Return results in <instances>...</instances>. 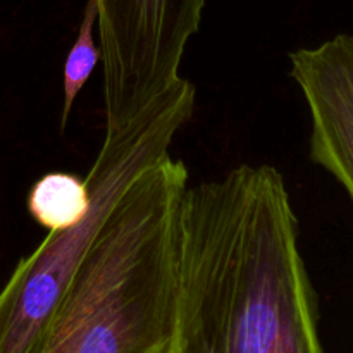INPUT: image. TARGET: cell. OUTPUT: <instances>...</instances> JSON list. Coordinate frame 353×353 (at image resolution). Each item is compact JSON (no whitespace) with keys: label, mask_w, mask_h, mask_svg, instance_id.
<instances>
[{"label":"cell","mask_w":353,"mask_h":353,"mask_svg":"<svg viewBox=\"0 0 353 353\" xmlns=\"http://www.w3.org/2000/svg\"><path fill=\"white\" fill-rule=\"evenodd\" d=\"M281 172L241 164L188 186L172 353H324Z\"/></svg>","instance_id":"1"},{"label":"cell","mask_w":353,"mask_h":353,"mask_svg":"<svg viewBox=\"0 0 353 353\" xmlns=\"http://www.w3.org/2000/svg\"><path fill=\"white\" fill-rule=\"evenodd\" d=\"M193 107L195 88L181 78L130 121L107 128L85 178L90 190L86 216L74 226L48 231L0 292V353H41L69 279L110 207L143 169L169 154Z\"/></svg>","instance_id":"3"},{"label":"cell","mask_w":353,"mask_h":353,"mask_svg":"<svg viewBox=\"0 0 353 353\" xmlns=\"http://www.w3.org/2000/svg\"><path fill=\"white\" fill-rule=\"evenodd\" d=\"M90 209L85 179L71 172H47L30 190L28 210L40 226L61 231L74 226Z\"/></svg>","instance_id":"6"},{"label":"cell","mask_w":353,"mask_h":353,"mask_svg":"<svg viewBox=\"0 0 353 353\" xmlns=\"http://www.w3.org/2000/svg\"><path fill=\"white\" fill-rule=\"evenodd\" d=\"M97 26V3L95 0H88L85 14H83L81 26H79L78 38L74 45L69 50L64 62V72H62V93H64V102H62V116L61 126L65 128L69 119L74 100L78 93L81 92L85 83L88 81L90 74L97 68V62L100 61V47L95 45L93 30Z\"/></svg>","instance_id":"7"},{"label":"cell","mask_w":353,"mask_h":353,"mask_svg":"<svg viewBox=\"0 0 353 353\" xmlns=\"http://www.w3.org/2000/svg\"><path fill=\"white\" fill-rule=\"evenodd\" d=\"M105 126H117L181 79L205 0H95Z\"/></svg>","instance_id":"4"},{"label":"cell","mask_w":353,"mask_h":353,"mask_svg":"<svg viewBox=\"0 0 353 353\" xmlns=\"http://www.w3.org/2000/svg\"><path fill=\"white\" fill-rule=\"evenodd\" d=\"M190 174L164 155L126 186L59 302L41 353H172Z\"/></svg>","instance_id":"2"},{"label":"cell","mask_w":353,"mask_h":353,"mask_svg":"<svg viewBox=\"0 0 353 353\" xmlns=\"http://www.w3.org/2000/svg\"><path fill=\"white\" fill-rule=\"evenodd\" d=\"M290 65L310 114V161L353 202V34L299 48L290 54Z\"/></svg>","instance_id":"5"}]
</instances>
